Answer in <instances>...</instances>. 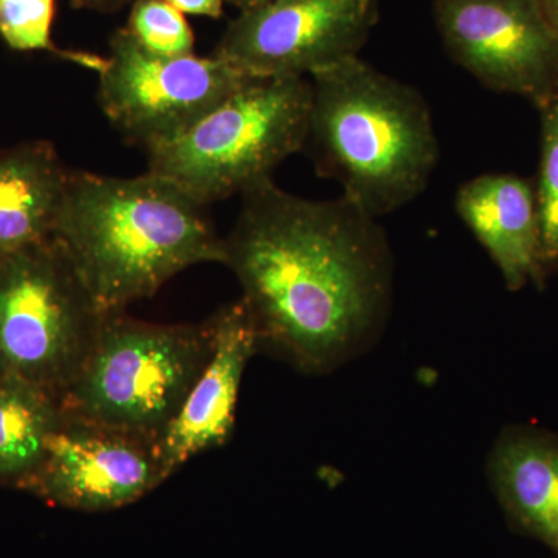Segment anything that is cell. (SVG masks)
Wrapping results in <instances>:
<instances>
[{
    "label": "cell",
    "instance_id": "6da1fadb",
    "mask_svg": "<svg viewBox=\"0 0 558 558\" xmlns=\"http://www.w3.org/2000/svg\"><path fill=\"white\" fill-rule=\"evenodd\" d=\"M223 250L259 352L326 376L384 336L395 259L377 219L344 197L304 199L266 180L242 194Z\"/></svg>",
    "mask_w": 558,
    "mask_h": 558
},
{
    "label": "cell",
    "instance_id": "7a4b0ae2",
    "mask_svg": "<svg viewBox=\"0 0 558 558\" xmlns=\"http://www.w3.org/2000/svg\"><path fill=\"white\" fill-rule=\"evenodd\" d=\"M53 240L102 314L150 299L183 270L223 264L205 205L171 180L70 174Z\"/></svg>",
    "mask_w": 558,
    "mask_h": 558
},
{
    "label": "cell",
    "instance_id": "3957f363",
    "mask_svg": "<svg viewBox=\"0 0 558 558\" xmlns=\"http://www.w3.org/2000/svg\"><path fill=\"white\" fill-rule=\"evenodd\" d=\"M311 78L307 143L319 174L339 180L344 199L376 219L424 193L439 143L418 90L359 57Z\"/></svg>",
    "mask_w": 558,
    "mask_h": 558
},
{
    "label": "cell",
    "instance_id": "277c9868",
    "mask_svg": "<svg viewBox=\"0 0 558 558\" xmlns=\"http://www.w3.org/2000/svg\"><path fill=\"white\" fill-rule=\"evenodd\" d=\"M213 340L211 318L159 325L105 314L62 410L157 446L211 357Z\"/></svg>",
    "mask_w": 558,
    "mask_h": 558
},
{
    "label": "cell",
    "instance_id": "5b68a950",
    "mask_svg": "<svg viewBox=\"0 0 558 558\" xmlns=\"http://www.w3.org/2000/svg\"><path fill=\"white\" fill-rule=\"evenodd\" d=\"M311 106V81H253L185 134L146 150L148 171L205 207L242 196L306 146Z\"/></svg>",
    "mask_w": 558,
    "mask_h": 558
},
{
    "label": "cell",
    "instance_id": "8992f818",
    "mask_svg": "<svg viewBox=\"0 0 558 558\" xmlns=\"http://www.w3.org/2000/svg\"><path fill=\"white\" fill-rule=\"evenodd\" d=\"M102 315L53 238L0 255V374L61 399Z\"/></svg>",
    "mask_w": 558,
    "mask_h": 558
},
{
    "label": "cell",
    "instance_id": "52a82bcc",
    "mask_svg": "<svg viewBox=\"0 0 558 558\" xmlns=\"http://www.w3.org/2000/svg\"><path fill=\"white\" fill-rule=\"evenodd\" d=\"M98 102L128 142L146 150L185 134L220 102L256 81L216 57L149 53L120 28L98 54Z\"/></svg>",
    "mask_w": 558,
    "mask_h": 558
},
{
    "label": "cell",
    "instance_id": "ba28073f",
    "mask_svg": "<svg viewBox=\"0 0 558 558\" xmlns=\"http://www.w3.org/2000/svg\"><path fill=\"white\" fill-rule=\"evenodd\" d=\"M377 20V0H271L231 21L213 57L255 80L304 78L359 57Z\"/></svg>",
    "mask_w": 558,
    "mask_h": 558
},
{
    "label": "cell",
    "instance_id": "9c48e42d",
    "mask_svg": "<svg viewBox=\"0 0 558 558\" xmlns=\"http://www.w3.org/2000/svg\"><path fill=\"white\" fill-rule=\"evenodd\" d=\"M454 62L486 87L542 105L558 87V43L539 0H436Z\"/></svg>",
    "mask_w": 558,
    "mask_h": 558
},
{
    "label": "cell",
    "instance_id": "30bf717a",
    "mask_svg": "<svg viewBox=\"0 0 558 558\" xmlns=\"http://www.w3.org/2000/svg\"><path fill=\"white\" fill-rule=\"evenodd\" d=\"M163 483L154 444L64 413L21 490L57 508L108 512Z\"/></svg>",
    "mask_w": 558,
    "mask_h": 558
},
{
    "label": "cell",
    "instance_id": "8fae6325",
    "mask_svg": "<svg viewBox=\"0 0 558 558\" xmlns=\"http://www.w3.org/2000/svg\"><path fill=\"white\" fill-rule=\"evenodd\" d=\"M211 319V357L156 446L165 481L197 454L229 442L236 425L242 377L250 359L259 352L255 328L241 300L222 307Z\"/></svg>",
    "mask_w": 558,
    "mask_h": 558
},
{
    "label": "cell",
    "instance_id": "7c38bea8",
    "mask_svg": "<svg viewBox=\"0 0 558 558\" xmlns=\"http://www.w3.org/2000/svg\"><path fill=\"white\" fill-rule=\"evenodd\" d=\"M486 476L509 526L558 556V433L531 424L502 428Z\"/></svg>",
    "mask_w": 558,
    "mask_h": 558
},
{
    "label": "cell",
    "instance_id": "4fadbf2b",
    "mask_svg": "<svg viewBox=\"0 0 558 558\" xmlns=\"http://www.w3.org/2000/svg\"><path fill=\"white\" fill-rule=\"evenodd\" d=\"M457 211L497 264L506 288L542 286L539 219L535 189L512 174H484L459 189Z\"/></svg>",
    "mask_w": 558,
    "mask_h": 558
},
{
    "label": "cell",
    "instance_id": "5bb4252c",
    "mask_svg": "<svg viewBox=\"0 0 558 558\" xmlns=\"http://www.w3.org/2000/svg\"><path fill=\"white\" fill-rule=\"evenodd\" d=\"M70 174L49 142L0 150V255L53 238Z\"/></svg>",
    "mask_w": 558,
    "mask_h": 558
},
{
    "label": "cell",
    "instance_id": "9a60e30c",
    "mask_svg": "<svg viewBox=\"0 0 558 558\" xmlns=\"http://www.w3.org/2000/svg\"><path fill=\"white\" fill-rule=\"evenodd\" d=\"M64 416L49 389L0 374V484L22 487L38 468L47 440Z\"/></svg>",
    "mask_w": 558,
    "mask_h": 558
},
{
    "label": "cell",
    "instance_id": "2e32d148",
    "mask_svg": "<svg viewBox=\"0 0 558 558\" xmlns=\"http://www.w3.org/2000/svg\"><path fill=\"white\" fill-rule=\"evenodd\" d=\"M542 110V157L535 189L543 270L558 266V87L538 106Z\"/></svg>",
    "mask_w": 558,
    "mask_h": 558
},
{
    "label": "cell",
    "instance_id": "e0dca14e",
    "mask_svg": "<svg viewBox=\"0 0 558 558\" xmlns=\"http://www.w3.org/2000/svg\"><path fill=\"white\" fill-rule=\"evenodd\" d=\"M124 28L149 53L167 58L194 54V35L185 14L167 0H135Z\"/></svg>",
    "mask_w": 558,
    "mask_h": 558
},
{
    "label": "cell",
    "instance_id": "ac0fdd59",
    "mask_svg": "<svg viewBox=\"0 0 558 558\" xmlns=\"http://www.w3.org/2000/svg\"><path fill=\"white\" fill-rule=\"evenodd\" d=\"M57 0H0V36L7 46L20 51H51L69 61L70 50L51 40Z\"/></svg>",
    "mask_w": 558,
    "mask_h": 558
},
{
    "label": "cell",
    "instance_id": "d6986e66",
    "mask_svg": "<svg viewBox=\"0 0 558 558\" xmlns=\"http://www.w3.org/2000/svg\"><path fill=\"white\" fill-rule=\"evenodd\" d=\"M167 2H170L180 13L218 20L223 14L226 0H167Z\"/></svg>",
    "mask_w": 558,
    "mask_h": 558
},
{
    "label": "cell",
    "instance_id": "ffe728a7",
    "mask_svg": "<svg viewBox=\"0 0 558 558\" xmlns=\"http://www.w3.org/2000/svg\"><path fill=\"white\" fill-rule=\"evenodd\" d=\"M70 5L78 10L100 11V13H116L123 7L134 3L135 0H69Z\"/></svg>",
    "mask_w": 558,
    "mask_h": 558
},
{
    "label": "cell",
    "instance_id": "44dd1931",
    "mask_svg": "<svg viewBox=\"0 0 558 558\" xmlns=\"http://www.w3.org/2000/svg\"><path fill=\"white\" fill-rule=\"evenodd\" d=\"M543 13L558 43V0H539Z\"/></svg>",
    "mask_w": 558,
    "mask_h": 558
},
{
    "label": "cell",
    "instance_id": "7402d4cb",
    "mask_svg": "<svg viewBox=\"0 0 558 558\" xmlns=\"http://www.w3.org/2000/svg\"><path fill=\"white\" fill-rule=\"evenodd\" d=\"M226 2L231 3V5L238 7V9L242 11H250L259 9V7L266 5V3L271 2V0H226Z\"/></svg>",
    "mask_w": 558,
    "mask_h": 558
}]
</instances>
